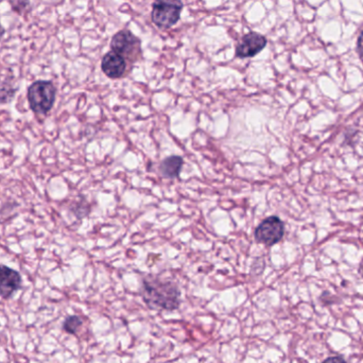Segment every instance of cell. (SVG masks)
<instances>
[{
  "label": "cell",
  "mask_w": 363,
  "mask_h": 363,
  "mask_svg": "<svg viewBox=\"0 0 363 363\" xmlns=\"http://www.w3.org/2000/svg\"><path fill=\"white\" fill-rule=\"evenodd\" d=\"M358 49L359 51L361 52V54H362L363 56V31L362 33L360 34V36H359Z\"/></svg>",
  "instance_id": "cell-14"
},
{
  "label": "cell",
  "mask_w": 363,
  "mask_h": 363,
  "mask_svg": "<svg viewBox=\"0 0 363 363\" xmlns=\"http://www.w3.org/2000/svg\"><path fill=\"white\" fill-rule=\"evenodd\" d=\"M284 235H285V225L276 216H271L264 220L256 227L255 233H254L256 241L261 245H267V247L275 245L282 239Z\"/></svg>",
  "instance_id": "cell-4"
},
{
  "label": "cell",
  "mask_w": 363,
  "mask_h": 363,
  "mask_svg": "<svg viewBox=\"0 0 363 363\" xmlns=\"http://www.w3.org/2000/svg\"><path fill=\"white\" fill-rule=\"evenodd\" d=\"M6 34V29L1 24H0V40H3V36Z\"/></svg>",
  "instance_id": "cell-15"
},
{
  "label": "cell",
  "mask_w": 363,
  "mask_h": 363,
  "mask_svg": "<svg viewBox=\"0 0 363 363\" xmlns=\"http://www.w3.org/2000/svg\"><path fill=\"white\" fill-rule=\"evenodd\" d=\"M56 88L51 81H35L28 88L30 108L36 115H46L56 101Z\"/></svg>",
  "instance_id": "cell-2"
},
{
  "label": "cell",
  "mask_w": 363,
  "mask_h": 363,
  "mask_svg": "<svg viewBox=\"0 0 363 363\" xmlns=\"http://www.w3.org/2000/svg\"><path fill=\"white\" fill-rule=\"evenodd\" d=\"M323 363H348L346 362L342 357L340 356H334L330 357V358L326 359L325 361Z\"/></svg>",
  "instance_id": "cell-13"
},
{
  "label": "cell",
  "mask_w": 363,
  "mask_h": 363,
  "mask_svg": "<svg viewBox=\"0 0 363 363\" xmlns=\"http://www.w3.org/2000/svg\"><path fill=\"white\" fill-rule=\"evenodd\" d=\"M82 325H83V321H82L80 316H70L64 322L63 330L67 334H76Z\"/></svg>",
  "instance_id": "cell-11"
},
{
  "label": "cell",
  "mask_w": 363,
  "mask_h": 363,
  "mask_svg": "<svg viewBox=\"0 0 363 363\" xmlns=\"http://www.w3.org/2000/svg\"><path fill=\"white\" fill-rule=\"evenodd\" d=\"M359 273H360V275L362 276L363 278V259L362 261H361L360 266H359Z\"/></svg>",
  "instance_id": "cell-16"
},
{
  "label": "cell",
  "mask_w": 363,
  "mask_h": 363,
  "mask_svg": "<svg viewBox=\"0 0 363 363\" xmlns=\"http://www.w3.org/2000/svg\"><path fill=\"white\" fill-rule=\"evenodd\" d=\"M22 286V276L15 270L0 266V296L9 298Z\"/></svg>",
  "instance_id": "cell-7"
},
{
  "label": "cell",
  "mask_w": 363,
  "mask_h": 363,
  "mask_svg": "<svg viewBox=\"0 0 363 363\" xmlns=\"http://www.w3.org/2000/svg\"><path fill=\"white\" fill-rule=\"evenodd\" d=\"M267 46V38L257 32H250L242 36L236 47V56L240 58H253Z\"/></svg>",
  "instance_id": "cell-6"
},
{
  "label": "cell",
  "mask_w": 363,
  "mask_h": 363,
  "mask_svg": "<svg viewBox=\"0 0 363 363\" xmlns=\"http://www.w3.org/2000/svg\"><path fill=\"white\" fill-rule=\"evenodd\" d=\"M12 10L19 15H24L29 11L31 3L30 0H9Z\"/></svg>",
  "instance_id": "cell-12"
},
{
  "label": "cell",
  "mask_w": 363,
  "mask_h": 363,
  "mask_svg": "<svg viewBox=\"0 0 363 363\" xmlns=\"http://www.w3.org/2000/svg\"><path fill=\"white\" fill-rule=\"evenodd\" d=\"M183 164H184V161L181 156L172 155V156L167 157L161 161V165H159V172H161V177H165V179H177L179 172H181Z\"/></svg>",
  "instance_id": "cell-9"
},
{
  "label": "cell",
  "mask_w": 363,
  "mask_h": 363,
  "mask_svg": "<svg viewBox=\"0 0 363 363\" xmlns=\"http://www.w3.org/2000/svg\"><path fill=\"white\" fill-rule=\"evenodd\" d=\"M16 90L10 83V79H5V81L0 80V102L7 104L13 99Z\"/></svg>",
  "instance_id": "cell-10"
},
{
  "label": "cell",
  "mask_w": 363,
  "mask_h": 363,
  "mask_svg": "<svg viewBox=\"0 0 363 363\" xmlns=\"http://www.w3.org/2000/svg\"><path fill=\"white\" fill-rule=\"evenodd\" d=\"M140 296L147 305L154 310L173 312L181 305V291L172 280L147 276L143 280Z\"/></svg>",
  "instance_id": "cell-1"
},
{
  "label": "cell",
  "mask_w": 363,
  "mask_h": 363,
  "mask_svg": "<svg viewBox=\"0 0 363 363\" xmlns=\"http://www.w3.org/2000/svg\"><path fill=\"white\" fill-rule=\"evenodd\" d=\"M140 45V40L128 30H122L115 34L111 42L113 51L131 62H135L139 58V54H141Z\"/></svg>",
  "instance_id": "cell-5"
},
{
  "label": "cell",
  "mask_w": 363,
  "mask_h": 363,
  "mask_svg": "<svg viewBox=\"0 0 363 363\" xmlns=\"http://www.w3.org/2000/svg\"><path fill=\"white\" fill-rule=\"evenodd\" d=\"M101 68L110 79H119L124 76L127 70V60L124 56L115 51H110L104 56Z\"/></svg>",
  "instance_id": "cell-8"
},
{
  "label": "cell",
  "mask_w": 363,
  "mask_h": 363,
  "mask_svg": "<svg viewBox=\"0 0 363 363\" xmlns=\"http://www.w3.org/2000/svg\"><path fill=\"white\" fill-rule=\"evenodd\" d=\"M152 22L161 29H169L181 18L183 3L181 0H154Z\"/></svg>",
  "instance_id": "cell-3"
}]
</instances>
